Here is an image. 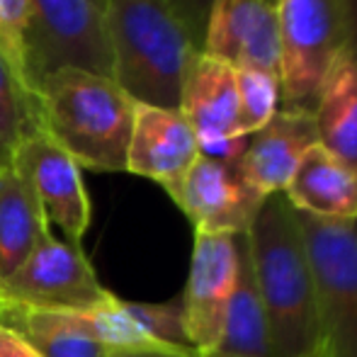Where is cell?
Listing matches in <instances>:
<instances>
[{
  "instance_id": "6da1fadb",
  "label": "cell",
  "mask_w": 357,
  "mask_h": 357,
  "mask_svg": "<svg viewBox=\"0 0 357 357\" xmlns=\"http://www.w3.org/2000/svg\"><path fill=\"white\" fill-rule=\"evenodd\" d=\"M273 357H306L321 345L316 284L299 224L284 195H270L245 234Z\"/></svg>"
},
{
  "instance_id": "7a4b0ae2",
  "label": "cell",
  "mask_w": 357,
  "mask_h": 357,
  "mask_svg": "<svg viewBox=\"0 0 357 357\" xmlns=\"http://www.w3.org/2000/svg\"><path fill=\"white\" fill-rule=\"evenodd\" d=\"M32 102L39 129L80 168L127 173L137 102L112 75L59 68L34 85Z\"/></svg>"
},
{
  "instance_id": "3957f363",
  "label": "cell",
  "mask_w": 357,
  "mask_h": 357,
  "mask_svg": "<svg viewBox=\"0 0 357 357\" xmlns=\"http://www.w3.org/2000/svg\"><path fill=\"white\" fill-rule=\"evenodd\" d=\"M112 78L134 102L180 107L185 71L199 52L168 0H105Z\"/></svg>"
},
{
  "instance_id": "277c9868",
  "label": "cell",
  "mask_w": 357,
  "mask_h": 357,
  "mask_svg": "<svg viewBox=\"0 0 357 357\" xmlns=\"http://www.w3.org/2000/svg\"><path fill=\"white\" fill-rule=\"evenodd\" d=\"M24 68L29 93L59 68L112 75L105 0H29Z\"/></svg>"
},
{
  "instance_id": "5b68a950",
  "label": "cell",
  "mask_w": 357,
  "mask_h": 357,
  "mask_svg": "<svg viewBox=\"0 0 357 357\" xmlns=\"http://www.w3.org/2000/svg\"><path fill=\"white\" fill-rule=\"evenodd\" d=\"M316 284L321 345L328 357H357V219L328 221L294 209Z\"/></svg>"
},
{
  "instance_id": "8992f818",
  "label": "cell",
  "mask_w": 357,
  "mask_h": 357,
  "mask_svg": "<svg viewBox=\"0 0 357 357\" xmlns=\"http://www.w3.org/2000/svg\"><path fill=\"white\" fill-rule=\"evenodd\" d=\"M280 32L282 107L314 112L333 59L350 47L340 0H273Z\"/></svg>"
},
{
  "instance_id": "52a82bcc",
  "label": "cell",
  "mask_w": 357,
  "mask_h": 357,
  "mask_svg": "<svg viewBox=\"0 0 357 357\" xmlns=\"http://www.w3.org/2000/svg\"><path fill=\"white\" fill-rule=\"evenodd\" d=\"M107 289L95 278L83 248L42 231L22 268L3 282V299L47 311H80L100 304Z\"/></svg>"
},
{
  "instance_id": "ba28073f",
  "label": "cell",
  "mask_w": 357,
  "mask_h": 357,
  "mask_svg": "<svg viewBox=\"0 0 357 357\" xmlns=\"http://www.w3.org/2000/svg\"><path fill=\"white\" fill-rule=\"evenodd\" d=\"M178 109L197 137L199 155L238 165L250 137L241 132L236 71L229 63L204 52L195 54L185 71Z\"/></svg>"
},
{
  "instance_id": "9c48e42d",
  "label": "cell",
  "mask_w": 357,
  "mask_h": 357,
  "mask_svg": "<svg viewBox=\"0 0 357 357\" xmlns=\"http://www.w3.org/2000/svg\"><path fill=\"white\" fill-rule=\"evenodd\" d=\"M13 168L34 192L49 226H56L68 243L80 245L93 216L83 168L39 127L17 146Z\"/></svg>"
},
{
  "instance_id": "30bf717a",
  "label": "cell",
  "mask_w": 357,
  "mask_h": 357,
  "mask_svg": "<svg viewBox=\"0 0 357 357\" xmlns=\"http://www.w3.org/2000/svg\"><path fill=\"white\" fill-rule=\"evenodd\" d=\"M241 238L229 234H195L188 284L183 291L185 333L199 357L219 343L226 309L238 280Z\"/></svg>"
},
{
  "instance_id": "8fae6325",
  "label": "cell",
  "mask_w": 357,
  "mask_h": 357,
  "mask_svg": "<svg viewBox=\"0 0 357 357\" xmlns=\"http://www.w3.org/2000/svg\"><path fill=\"white\" fill-rule=\"evenodd\" d=\"M265 199L241 175L238 165L199 155L173 202L192 221L195 234L245 236Z\"/></svg>"
},
{
  "instance_id": "7c38bea8",
  "label": "cell",
  "mask_w": 357,
  "mask_h": 357,
  "mask_svg": "<svg viewBox=\"0 0 357 357\" xmlns=\"http://www.w3.org/2000/svg\"><path fill=\"white\" fill-rule=\"evenodd\" d=\"M231 68L280 75V32L273 0H212L202 49Z\"/></svg>"
},
{
  "instance_id": "4fadbf2b",
  "label": "cell",
  "mask_w": 357,
  "mask_h": 357,
  "mask_svg": "<svg viewBox=\"0 0 357 357\" xmlns=\"http://www.w3.org/2000/svg\"><path fill=\"white\" fill-rule=\"evenodd\" d=\"M199 158V144L180 109L134 105L127 173L158 183L175 199L188 170Z\"/></svg>"
},
{
  "instance_id": "5bb4252c",
  "label": "cell",
  "mask_w": 357,
  "mask_h": 357,
  "mask_svg": "<svg viewBox=\"0 0 357 357\" xmlns=\"http://www.w3.org/2000/svg\"><path fill=\"white\" fill-rule=\"evenodd\" d=\"M319 144L314 112L280 107L260 132L248 139L238 170L263 197L282 195L306 151Z\"/></svg>"
},
{
  "instance_id": "9a60e30c",
  "label": "cell",
  "mask_w": 357,
  "mask_h": 357,
  "mask_svg": "<svg viewBox=\"0 0 357 357\" xmlns=\"http://www.w3.org/2000/svg\"><path fill=\"white\" fill-rule=\"evenodd\" d=\"M282 195L291 209L316 219H357V173L321 144L306 151Z\"/></svg>"
},
{
  "instance_id": "2e32d148",
  "label": "cell",
  "mask_w": 357,
  "mask_h": 357,
  "mask_svg": "<svg viewBox=\"0 0 357 357\" xmlns=\"http://www.w3.org/2000/svg\"><path fill=\"white\" fill-rule=\"evenodd\" d=\"M319 144L357 173V52L345 47L333 59L314 107Z\"/></svg>"
},
{
  "instance_id": "e0dca14e",
  "label": "cell",
  "mask_w": 357,
  "mask_h": 357,
  "mask_svg": "<svg viewBox=\"0 0 357 357\" xmlns=\"http://www.w3.org/2000/svg\"><path fill=\"white\" fill-rule=\"evenodd\" d=\"M49 226L37 197L17 170L0 168V282L10 280Z\"/></svg>"
},
{
  "instance_id": "ac0fdd59",
  "label": "cell",
  "mask_w": 357,
  "mask_h": 357,
  "mask_svg": "<svg viewBox=\"0 0 357 357\" xmlns=\"http://www.w3.org/2000/svg\"><path fill=\"white\" fill-rule=\"evenodd\" d=\"M207 357H273L268 319L253 280L245 236L241 238L238 280L226 309L224 328H221L219 343Z\"/></svg>"
},
{
  "instance_id": "d6986e66",
  "label": "cell",
  "mask_w": 357,
  "mask_h": 357,
  "mask_svg": "<svg viewBox=\"0 0 357 357\" xmlns=\"http://www.w3.org/2000/svg\"><path fill=\"white\" fill-rule=\"evenodd\" d=\"M0 324L17 331L42 357H107L112 350L85 335L63 311L0 301Z\"/></svg>"
},
{
  "instance_id": "ffe728a7",
  "label": "cell",
  "mask_w": 357,
  "mask_h": 357,
  "mask_svg": "<svg viewBox=\"0 0 357 357\" xmlns=\"http://www.w3.org/2000/svg\"><path fill=\"white\" fill-rule=\"evenodd\" d=\"M37 127L39 124L37 114H34L32 95L13 73L8 59L3 56V49H0V168L13 165L17 146Z\"/></svg>"
},
{
  "instance_id": "44dd1931",
  "label": "cell",
  "mask_w": 357,
  "mask_h": 357,
  "mask_svg": "<svg viewBox=\"0 0 357 357\" xmlns=\"http://www.w3.org/2000/svg\"><path fill=\"white\" fill-rule=\"evenodd\" d=\"M238 88L241 132L253 137L282 107V85L280 75L260 68H234Z\"/></svg>"
},
{
  "instance_id": "7402d4cb",
  "label": "cell",
  "mask_w": 357,
  "mask_h": 357,
  "mask_svg": "<svg viewBox=\"0 0 357 357\" xmlns=\"http://www.w3.org/2000/svg\"><path fill=\"white\" fill-rule=\"evenodd\" d=\"M29 0H0V49L8 59L13 73L27 88V68H24V34H27ZM32 95V93H29Z\"/></svg>"
},
{
  "instance_id": "603a6c76",
  "label": "cell",
  "mask_w": 357,
  "mask_h": 357,
  "mask_svg": "<svg viewBox=\"0 0 357 357\" xmlns=\"http://www.w3.org/2000/svg\"><path fill=\"white\" fill-rule=\"evenodd\" d=\"M168 5L180 17V22L188 27V32L192 34L195 44L202 49L204 24H207V13L212 0H168Z\"/></svg>"
},
{
  "instance_id": "cb8c5ba5",
  "label": "cell",
  "mask_w": 357,
  "mask_h": 357,
  "mask_svg": "<svg viewBox=\"0 0 357 357\" xmlns=\"http://www.w3.org/2000/svg\"><path fill=\"white\" fill-rule=\"evenodd\" d=\"M0 357H42L17 331L0 324Z\"/></svg>"
},
{
  "instance_id": "d4e9b609",
  "label": "cell",
  "mask_w": 357,
  "mask_h": 357,
  "mask_svg": "<svg viewBox=\"0 0 357 357\" xmlns=\"http://www.w3.org/2000/svg\"><path fill=\"white\" fill-rule=\"evenodd\" d=\"M107 357H199L197 353H170V350H112Z\"/></svg>"
},
{
  "instance_id": "484cf974",
  "label": "cell",
  "mask_w": 357,
  "mask_h": 357,
  "mask_svg": "<svg viewBox=\"0 0 357 357\" xmlns=\"http://www.w3.org/2000/svg\"><path fill=\"white\" fill-rule=\"evenodd\" d=\"M345 15V24H348V37L350 47L357 52V0H340Z\"/></svg>"
},
{
  "instance_id": "4316f807",
  "label": "cell",
  "mask_w": 357,
  "mask_h": 357,
  "mask_svg": "<svg viewBox=\"0 0 357 357\" xmlns=\"http://www.w3.org/2000/svg\"><path fill=\"white\" fill-rule=\"evenodd\" d=\"M306 357H328V353H326V348H324V345H319V348H316L314 353H311V355H306Z\"/></svg>"
},
{
  "instance_id": "83f0119b",
  "label": "cell",
  "mask_w": 357,
  "mask_h": 357,
  "mask_svg": "<svg viewBox=\"0 0 357 357\" xmlns=\"http://www.w3.org/2000/svg\"><path fill=\"white\" fill-rule=\"evenodd\" d=\"M0 299H3V282H0Z\"/></svg>"
}]
</instances>
